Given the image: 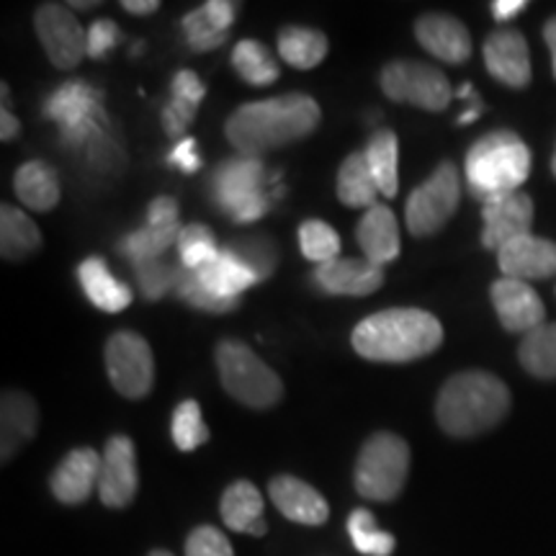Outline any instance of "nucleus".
Wrapping results in <instances>:
<instances>
[{
  "label": "nucleus",
  "mask_w": 556,
  "mask_h": 556,
  "mask_svg": "<svg viewBox=\"0 0 556 556\" xmlns=\"http://www.w3.org/2000/svg\"><path fill=\"white\" fill-rule=\"evenodd\" d=\"M142 50H144V41H137V45L131 47V58H139V54H142Z\"/></svg>",
  "instance_id": "55"
},
{
  "label": "nucleus",
  "mask_w": 556,
  "mask_h": 556,
  "mask_svg": "<svg viewBox=\"0 0 556 556\" xmlns=\"http://www.w3.org/2000/svg\"><path fill=\"white\" fill-rule=\"evenodd\" d=\"M168 165L178 168L180 173H197L201 168V155H199V144L193 137H184L180 142L173 144L170 155H168Z\"/></svg>",
  "instance_id": "47"
},
{
  "label": "nucleus",
  "mask_w": 556,
  "mask_h": 556,
  "mask_svg": "<svg viewBox=\"0 0 556 556\" xmlns=\"http://www.w3.org/2000/svg\"><path fill=\"white\" fill-rule=\"evenodd\" d=\"M34 26H37V37L54 67L73 70L80 65L83 58H88V29H83L67 5H39Z\"/></svg>",
  "instance_id": "11"
},
{
  "label": "nucleus",
  "mask_w": 556,
  "mask_h": 556,
  "mask_svg": "<svg viewBox=\"0 0 556 556\" xmlns=\"http://www.w3.org/2000/svg\"><path fill=\"white\" fill-rule=\"evenodd\" d=\"M462 201V173L454 163H441L422 186L409 193L405 206L407 229L415 238H430L441 232L454 217Z\"/></svg>",
  "instance_id": "8"
},
{
  "label": "nucleus",
  "mask_w": 556,
  "mask_h": 556,
  "mask_svg": "<svg viewBox=\"0 0 556 556\" xmlns=\"http://www.w3.org/2000/svg\"><path fill=\"white\" fill-rule=\"evenodd\" d=\"M176 291H178V296L189 304V307L201 309V312H212V315H222V312H232L240 307V299H222L217 294H212V291L201 283L197 270H189L184 266H178Z\"/></svg>",
  "instance_id": "40"
},
{
  "label": "nucleus",
  "mask_w": 556,
  "mask_h": 556,
  "mask_svg": "<svg viewBox=\"0 0 556 556\" xmlns=\"http://www.w3.org/2000/svg\"><path fill=\"white\" fill-rule=\"evenodd\" d=\"M351 343L361 358L374 364H409L443 343V325L426 309H384L361 319Z\"/></svg>",
  "instance_id": "2"
},
{
  "label": "nucleus",
  "mask_w": 556,
  "mask_h": 556,
  "mask_svg": "<svg viewBox=\"0 0 556 556\" xmlns=\"http://www.w3.org/2000/svg\"><path fill=\"white\" fill-rule=\"evenodd\" d=\"M270 206V197L266 193H250V197H242V199H235L229 201L219 208V212H225L229 219L238 222V225H250V222H258L263 214L268 212Z\"/></svg>",
  "instance_id": "46"
},
{
  "label": "nucleus",
  "mask_w": 556,
  "mask_h": 556,
  "mask_svg": "<svg viewBox=\"0 0 556 556\" xmlns=\"http://www.w3.org/2000/svg\"><path fill=\"white\" fill-rule=\"evenodd\" d=\"M222 520L227 528L238 533H248V536H266L268 523L263 518V495L258 486L248 479L232 482L222 495L219 505Z\"/></svg>",
  "instance_id": "23"
},
{
  "label": "nucleus",
  "mask_w": 556,
  "mask_h": 556,
  "mask_svg": "<svg viewBox=\"0 0 556 556\" xmlns=\"http://www.w3.org/2000/svg\"><path fill=\"white\" fill-rule=\"evenodd\" d=\"M296 238H299V248H302L304 258L315 261L317 266L336 261L340 255V238L328 222H319V219L302 222Z\"/></svg>",
  "instance_id": "38"
},
{
  "label": "nucleus",
  "mask_w": 556,
  "mask_h": 556,
  "mask_svg": "<svg viewBox=\"0 0 556 556\" xmlns=\"http://www.w3.org/2000/svg\"><path fill=\"white\" fill-rule=\"evenodd\" d=\"M106 371L122 397H148L155 381V358L150 343L137 332H114L106 343Z\"/></svg>",
  "instance_id": "10"
},
{
  "label": "nucleus",
  "mask_w": 556,
  "mask_h": 556,
  "mask_svg": "<svg viewBox=\"0 0 556 556\" xmlns=\"http://www.w3.org/2000/svg\"><path fill=\"white\" fill-rule=\"evenodd\" d=\"M358 245L364 250V258L384 268L400 255V225L394 212L384 204L366 208L356 227Z\"/></svg>",
  "instance_id": "22"
},
{
  "label": "nucleus",
  "mask_w": 556,
  "mask_h": 556,
  "mask_svg": "<svg viewBox=\"0 0 556 556\" xmlns=\"http://www.w3.org/2000/svg\"><path fill=\"white\" fill-rule=\"evenodd\" d=\"M497 266L505 278H518V281H533V278H554L556 276V242L536 235H523V238L507 242L497 253Z\"/></svg>",
  "instance_id": "19"
},
{
  "label": "nucleus",
  "mask_w": 556,
  "mask_h": 556,
  "mask_svg": "<svg viewBox=\"0 0 556 556\" xmlns=\"http://www.w3.org/2000/svg\"><path fill=\"white\" fill-rule=\"evenodd\" d=\"M122 41V29L111 18H99L88 26V58L106 60V54Z\"/></svg>",
  "instance_id": "45"
},
{
  "label": "nucleus",
  "mask_w": 556,
  "mask_h": 556,
  "mask_svg": "<svg viewBox=\"0 0 556 556\" xmlns=\"http://www.w3.org/2000/svg\"><path fill=\"white\" fill-rule=\"evenodd\" d=\"M225 250L238 255L248 268H253L261 281L274 276V270L278 266V248L268 235H242L238 240H229Z\"/></svg>",
  "instance_id": "36"
},
{
  "label": "nucleus",
  "mask_w": 556,
  "mask_h": 556,
  "mask_svg": "<svg viewBox=\"0 0 556 556\" xmlns=\"http://www.w3.org/2000/svg\"><path fill=\"white\" fill-rule=\"evenodd\" d=\"M37 402L24 392H5L3 405H0V456L3 462L16 454V451L29 443L37 433Z\"/></svg>",
  "instance_id": "24"
},
{
  "label": "nucleus",
  "mask_w": 556,
  "mask_h": 556,
  "mask_svg": "<svg viewBox=\"0 0 556 556\" xmlns=\"http://www.w3.org/2000/svg\"><path fill=\"white\" fill-rule=\"evenodd\" d=\"M139 475H137V451L131 438L111 435L103 451L99 497L106 507H127L137 495Z\"/></svg>",
  "instance_id": "13"
},
{
  "label": "nucleus",
  "mask_w": 556,
  "mask_h": 556,
  "mask_svg": "<svg viewBox=\"0 0 556 556\" xmlns=\"http://www.w3.org/2000/svg\"><path fill=\"white\" fill-rule=\"evenodd\" d=\"M492 304L500 317V325L507 332H533L546 325V307L541 296L528 281L518 278H500L490 289Z\"/></svg>",
  "instance_id": "14"
},
{
  "label": "nucleus",
  "mask_w": 556,
  "mask_h": 556,
  "mask_svg": "<svg viewBox=\"0 0 556 556\" xmlns=\"http://www.w3.org/2000/svg\"><path fill=\"white\" fill-rule=\"evenodd\" d=\"M222 253L217 238L206 225H189L180 229L178 238V258L180 266L189 270H201Z\"/></svg>",
  "instance_id": "37"
},
{
  "label": "nucleus",
  "mask_w": 556,
  "mask_h": 556,
  "mask_svg": "<svg viewBox=\"0 0 556 556\" xmlns=\"http://www.w3.org/2000/svg\"><path fill=\"white\" fill-rule=\"evenodd\" d=\"M170 96H176V99H184V101H191V103H199L204 101L206 96V88L204 83L199 80L197 73H191V70H180L176 73V78L170 83Z\"/></svg>",
  "instance_id": "48"
},
{
  "label": "nucleus",
  "mask_w": 556,
  "mask_h": 556,
  "mask_svg": "<svg viewBox=\"0 0 556 556\" xmlns=\"http://www.w3.org/2000/svg\"><path fill=\"white\" fill-rule=\"evenodd\" d=\"M186 556H235V552L219 528L199 526L186 539Z\"/></svg>",
  "instance_id": "43"
},
{
  "label": "nucleus",
  "mask_w": 556,
  "mask_h": 556,
  "mask_svg": "<svg viewBox=\"0 0 556 556\" xmlns=\"http://www.w3.org/2000/svg\"><path fill=\"white\" fill-rule=\"evenodd\" d=\"M484 65L507 88H526L531 83V52L518 29L492 31L484 41Z\"/></svg>",
  "instance_id": "15"
},
{
  "label": "nucleus",
  "mask_w": 556,
  "mask_h": 556,
  "mask_svg": "<svg viewBox=\"0 0 556 556\" xmlns=\"http://www.w3.org/2000/svg\"><path fill=\"white\" fill-rule=\"evenodd\" d=\"M315 283L332 296H368L384 283V268L366 258H336L315 270Z\"/></svg>",
  "instance_id": "16"
},
{
  "label": "nucleus",
  "mask_w": 556,
  "mask_h": 556,
  "mask_svg": "<svg viewBox=\"0 0 556 556\" xmlns=\"http://www.w3.org/2000/svg\"><path fill=\"white\" fill-rule=\"evenodd\" d=\"M510 413V389L486 371H462L441 387L435 400L438 426L454 438L492 430Z\"/></svg>",
  "instance_id": "3"
},
{
  "label": "nucleus",
  "mask_w": 556,
  "mask_h": 556,
  "mask_svg": "<svg viewBox=\"0 0 556 556\" xmlns=\"http://www.w3.org/2000/svg\"><path fill=\"white\" fill-rule=\"evenodd\" d=\"M379 186L368 168L364 152H353L343 160L338 170V199L345 206L353 208H371L377 206Z\"/></svg>",
  "instance_id": "29"
},
{
  "label": "nucleus",
  "mask_w": 556,
  "mask_h": 556,
  "mask_svg": "<svg viewBox=\"0 0 556 556\" xmlns=\"http://www.w3.org/2000/svg\"><path fill=\"white\" fill-rule=\"evenodd\" d=\"M150 227H176L178 225V201L170 197H157L148 206Z\"/></svg>",
  "instance_id": "49"
},
{
  "label": "nucleus",
  "mask_w": 556,
  "mask_h": 556,
  "mask_svg": "<svg viewBox=\"0 0 556 556\" xmlns=\"http://www.w3.org/2000/svg\"><path fill=\"white\" fill-rule=\"evenodd\" d=\"M201 283L222 299H240V294L255 283H261L258 274L253 268H248L238 255H232L229 250L222 248L217 261H212L208 266L197 270Z\"/></svg>",
  "instance_id": "27"
},
{
  "label": "nucleus",
  "mask_w": 556,
  "mask_h": 556,
  "mask_svg": "<svg viewBox=\"0 0 556 556\" xmlns=\"http://www.w3.org/2000/svg\"><path fill=\"white\" fill-rule=\"evenodd\" d=\"M520 364L536 379H556V323L541 325L520 343Z\"/></svg>",
  "instance_id": "33"
},
{
  "label": "nucleus",
  "mask_w": 556,
  "mask_h": 556,
  "mask_svg": "<svg viewBox=\"0 0 556 556\" xmlns=\"http://www.w3.org/2000/svg\"><path fill=\"white\" fill-rule=\"evenodd\" d=\"M348 536H351L356 552L366 556H392L394 546H397L392 533L381 531L377 526V518L366 507H358V510H353L348 516Z\"/></svg>",
  "instance_id": "35"
},
{
  "label": "nucleus",
  "mask_w": 556,
  "mask_h": 556,
  "mask_svg": "<svg viewBox=\"0 0 556 556\" xmlns=\"http://www.w3.org/2000/svg\"><path fill=\"white\" fill-rule=\"evenodd\" d=\"M544 41L552 52V67H554V78H556V16H552L544 24Z\"/></svg>",
  "instance_id": "54"
},
{
  "label": "nucleus",
  "mask_w": 556,
  "mask_h": 556,
  "mask_svg": "<svg viewBox=\"0 0 556 556\" xmlns=\"http://www.w3.org/2000/svg\"><path fill=\"white\" fill-rule=\"evenodd\" d=\"M364 155L368 160V168H371V176L377 180L381 197H397V189H400L397 135H394L392 129L374 131V137L368 139Z\"/></svg>",
  "instance_id": "30"
},
{
  "label": "nucleus",
  "mask_w": 556,
  "mask_h": 556,
  "mask_svg": "<svg viewBox=\"0 0 556 556\" xmlns=\"http://www.w3.org/2000/svg\"><path fill=\"white\" fill-rule=\"evenodd\" d=\"M526 0H495V3L490 5L492 18H495L497 24H507L510 18L520 16V13L526 11Z\"/></svg>",
  "instance_id": "52"
},
{
  "label": "nucleus",
  "mask_w": 556,
  "mask_h": 556,
  "mask_svg": "<svg viewBox=\"0 0 556 556\" xmlns=\"http://www.w3.org/2000/svg\"><path fill=\"white\" fill-rule=\"evenodd\" d=\"M135 274H137V287L148 302H160L168 291L176 289L178 268L168 266L163 258L137 263Z\"/></svg>",
  "instance_id": "41"
},
{
  "label": "nucleus",
  "mask_w": 556,
  "mask_h": 556,
  "mask_svg": "<svg viewBox=\"0 0 556 556\" xmlns=\"http://www.w3.org/2000/svg\"><path fill=\"white\" fill-rule=\"evenodd\" d=\"M379 86L389 101L409 103V106L433 111V114L446 111L451 99L456 96L441 70L413 60L389 62L381 70Z\"/></svg>",
  "instance_id": "9"
},
{
  "label": "nucleus",
  "mask_w": 556,
  "mask_h": 556,
  "mask_svg": "<svg viewBox=\"0 0 556 556\" xmlns=\"http://www.w3.org/2000/svg\"><path fill=\"white\" fill-rule=\"evenodd\" d=\"M531 150L516 131L497 129L477 139L467 152V186L471 197L484 201L518 191L531 176Z\"/></svg>",
  "instance_id": "4"
},
{
  "label": "nucleus",
  "mask_w": 556,
  "mask_h": 556,
  "mask_svg": "<svg viewBox=\"0 0 556 556\" xmlns=\"http://www.w3.org/2000/svg\"><path fill=\"white\" fill-rule=\"evenodd\" d=\"M268 495L274 505L283 513L289 520L302 526H323L330 518V505L315 486L302 482V479L281 475L270 479Z\"/></svg>",
  "instance_id": "20"
},
{
  "label": "nucleus",
  "mask_w": 556,
  "mask_h": 556,
  "mask_svg": "<svg viewBox=\"0 0 556 556\" xmlns=\"http://www.w3.org/2000/svg\"><path fill=\"white\" fill-rule=\"evenodd\" d=\"M409 471V446L394 433H374L361 446L356 462V490L374 503H392L405 490Z\"/></svg>",
  "instance_id": "6"
},
{
  "label": "nucleus",
  "mask_w": 556,
  "mask_h": 556,
  "mask_svg": "<svg viewBox=\"0 0 556 556\" xmlns=\"http://www.w3.org/2000/svg\"><path fill=\"white\" fill-rule=\"evenodd\" d=\"M197 109H199L197 103L170 96V101L165 103V109H163V116H160V119H163L165 135L178 139V142H180V139H184V135H186V129L191 127L193 116H197Z\"/></svg>",
  "instance_id": "44"
},
{
  "label": "nucleus",
  "mask_w": 556,
  "mask_h": 556,
  "mask_svg": "<svg viewBox=\"0 0 556 556\" xmlns=\"http://www.w3.org/2000/svg\"><path fill=\"white\" fill-rule=\"evenodd\" d=\"M319 124V106L307 93H287L278 99L242 103L225 124V135L240 155L287 148L309 137Z\"/></svg>",
  "instance_id": "1"
},
{
  "label": "nucleus",
  "mask_w": 556,
  "mask_h": 556,
  "mask_svg": "<svg viewBox=\"0 0 556 556\" xmlns=\"http://www.w3.org/2000/svg\"><path fill=\"white\" fill-rule=\"evenodd\" d=\"M13 189L31 212H50L60 204V178L45 160H29L16 170Z\"/></svg>",
  "instance_id": "26"
},
{
  "label": "nucleus",
  "mask_w": 556,
  "mask_h": 556,
  "mask_svg": "<svg viewBox=\"0 0 556 556\" xmlns=\"http://www.w3.org/2000/svg\"><path fill=\"white\" fill-rule=\"evenodd\" d=\"M232 67L250 86H274L278 80V65L266 45L255 39H242L232 50Z\"/></svg>",
  "instance_id": "32"
},
{
  "label": "nucleus",
  "mask_w": 556,
  "mask_h": 556,
  "mask_svg": "<svg viewBox=\"0 0 556 556\" xmlns=\"http://www.w3.org/2000/svg\"><path fill=\"white\" fill-rule=\"evenodd\" d=\"M41 232L31 217L11 204L0 206V255L5 261H24L37 253Z\"/></svg>",
  "instance_id": "28"
},
{
  "label": "nucleus",
  "mask_w": 556,
  "mask_h": 556,
  "mask_svg": "<svg viewBox=\"0 0 556 556\" xmlns=\"http://www.w3.org/2000/svg\"><path fill=\"white\" fill-rule=\"evenodd\" d=\"M78 281L83 287V294L88 296V302L101 312H122L131 304V289L127 283H122L119 278L111 274L106 261L99 255H90L78 266Z\"/></svg>",
  "instance_id": "25"
},
{
  "label": "nucleus",
  "mask_w": 556,
  "mask_h": 556,
  "mask_svg": "<svg viewBox=\"0 0 556 556\" xmlns=\"http://www.w3.org/2000/svg\"><path fill=\"white\" fill-rule=\"evenodd\" d=\"M45 116L60 124L62 139L73 148L78 144L93 148L103 139V127H106L103 96L83 80H67L50 93V99L45 101Z\"/></svg>",
  "instance_id": "7"
},
{
  "label": "nucleus",
  "mask_w": 556,
  "mask_h": 556,
  "mask_svg": "<svg viewBox=\"0 0 556 556\" xmlns=\"http://www.w3.org/2000/svg\"><path fill=\"white\" fill-rule=\"evenodd\" d=\"M201 9H204L208 21H212L219 31L229 34V26L235 24V16H238V5L229 3V0H208Z\"/></svg>",
  "instance_id": "50"
},
{
  "label": "nucleus",
  "mask_w": 556,
  "mask_h": 556,
  "mask_svg": "<svg viewBox=\"0 0 556 556\" xmlns=\"http://www.w3.org/2000/svg\"><path fill=\"white\" fill-rule=\"evenodd\" d=\"M415 37L422 50L448 65H462L471 58L469 29L448 13H426L417 18Z\"/></svg>",
  "instance_id": "17"
},
{
  "label": "nucleus",
  "mask_w": 556,
  "mask_h": 556,
  "mask_svg": "<svg viewBox=\"0 0 556 556\" xmlns=\"http://www.w3.org/2000/svg\"><path fill=\"white\" fill-rule=\"evenodd\" d=\"M214 356H217L222 387L240 405L268 409L281 402V379H278L274 368L255 356L253 348L240 343V340H222Z\"/></svg>",
  "instance_id": "5"
},
{
  "label": "nucleus",
  "mask_w": 556,
  "mask_h": 556,
  "mask_svg": "<svg viewBox=\"0 0 556 556\" xmlns=\"http://www.w3.org/2000/svg\"><path fill=\"white\" fill-rule=\"evenodd\" d=\"M263 184H266V168H263L261 157L235 155L217 165L208 180V191H212L214 206L222 208L235 199L261 193Z\"/></svg>",
  "instance_id": "21"
},
{
  "label": "nucleus",
  "mask_w": 556,
  "mask_h": 556,
  "mask_svg": "<svg viewBox=\"0 0 556 556\" xmlns=\"http://www.w3.org/2000/svg\"><path fill=\"white\" fill-rule=\"evenodd\" d=\"M278 54L296 70H312L328 58V37L307 26H287L278 31Z\"/></svg>",
  "instance_id": "31"
},
{
  "label": "nucleus",
  "mask_w": 556,
  "mask_h": 556,
  "mask_svg": "<svg viewBox=\"0 0 556 556\" xmlns=\"http://www.w3.org/2000/svg\"><path fill=\"white\" fill-rule=\"evenodd\" d=\"M552 173H554V178H556V150H554V157H552Z\"/></svg>",
  "instance_id": "57"
},
{
  "label": "nucleus",
  "mask_w": 556,
  "mask_h": 556,
  "mask_svg": "<svg viewBox=\"0 0 556 556\" xmlns=\"http://www.w3.org/2000/svg\"><path fill=\"white\" fill-rule=\"evenodd\" d=\"M122 9L127 13H135V16H150L160 9L157 0H124Z\"/></svg>",
  "instance_id": "53"
},
{
  "label": "nucleus",
  "mask_w": 556,
  "mask_h": 556,
  "mask_svg": "<svg viewBox=\"0 0 556 556\" xmlns=\"http://www.w3.org/2000/svg\"><path fill=\"white\" fill-rule=\"evenodd\" d=\"M103 456L96 448H75L62 458L60 467L52 475V495L62 505H80L90 497V492L99 490Z\"/></svg>",
  "instance_id": "18"
},
{
  "label": "nucleus",
  "mask_w": 556,
  "mask_h": 556,
  "mask_svg": "<svg viewBox=\"0 0 556 556\" xmlns=\"http://www.w3.org/2000/svg\"><path fill=\"white\" fill-rule=\"evenodd\" d=\"M0 90H3V109H0V139H3V142H11V139L18 137L21 124L16 116L9 111V86L3 83Z\"/></svg>",
  "instance_id": "51"
},
{
  "label": "nucleus",
  "mask_w": 556,
  "mask_h": 556,
  "mask_svg": "<svg viewBox=\"0 0 556 556\" xmlns=\"http://www.w3.org/2000/svg\"><path fill=\"white\" fill-rule=\"evenodd\" d=\"M148 556H173V554L165 552V548H155V552H150Z\"/></svg>",
  "instance_id": "56"
},
{
  "label": "nucleus",
  "mask_w": 556,
  "mask_h": 556,
  "mask_svg": "<svg viewBox=\"0 0 556 556\" xmlns=\"http://www.w3.org/2000/svg\"><path fill=\"white\" fill-rule=\"evenodd\" d=\"M482 245L500 253L507 242L531 235L533 225V199L523 191L503 193L482 204Z\"/></svg>",
  "instance_id": "12"
},
{
  "label": "nucleus",
  "mask_w": 556,
  "mask_h": 556,
  "mask_svg": "<svg viewBox=\"0 0 556 556\" xmlns=\"http://www.w3.org/2000/svg\"><path fill=\"white\" fill-rule=\"evenodd\" d=\"M170 435L180 451H197L208 441V428L197 400H184L176 407L170 420Z\"/></svg>",
  "instance_id": "39"
},
{
  "label": "nucleus",
  "mask_w": 556,
  "mask_h": 556,
  "mask_svg": "<svg viewBox=\"0 0 556 556\" xmlns=\"http://www.w3.org/2000/svg\"><path fill=\"white\" fill-rule=\"evenodd\" d=\"M180 227H150L144 225L137 232H129L127 238L119 242V253L124 258L131 261V266L144 261H155L165 250L178 245Z\"/></svg>",
  "instance_id": "34"
},
{
  "label": "nucleus",
  "mask_w": 556,
  "mask_h": 556,
  "mask_svg": "<svg viewBox=\"0 0 556 556\" xmlns=\"http://www.w3.org/2000/svg\"><path fill=\"white\" fill-rule=\"evenodd\" d=\"M180 29H184V37L189 41L193 52H212L227 41V31H219L217 26L208 21L204 9L186 13V16L180 18Z\"/></svg>",
  "instance_id": "42"
}]
</instances>
